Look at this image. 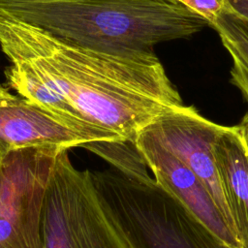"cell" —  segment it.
I'll use <instances>...</instances> for the list:
<instances>
[{
  "label": "cell",
  "mask_w": 248,
  "mask_h": 248,
  "mask_svg": "<svg viewBox=\"0 0 248 248\" xmlns=\"http://www.w3.org/2000/svg\"><path fill=\"white\" fill-rule=\"evenodd\" d=\"M96 140L0 84V166L13 151L40 146L69 149Z\"/></svg>",
  "instance_id": "8"
},
{
  "label": "cell",
  "mask_w": 248,
  "mask_h": 248,
  "mask_svg": "<svg viewBox=\"0 0 248 248\" xmlns=\"http://www.w3.org/2000/svg\"><path fill=\"white\" fill-rule=\"evenodd\" d=\"M215 30L232 60L248 69V24L232 16H223L216 22Z\"/></svg>",
  "instance_id": "11"
},
{
  "label": "cell",
  "mask_w": 248,
  "mask_h": 248,
  "mask_svg": "<svg viewBox=\"0 0 248 248\" xmlns=\"http://www.w3.org/2000/svg\"><path fill=\"white\" fill-rule=\"evenodd\" d=\"M165 1H169V2H171V0H165ZM172 3V2H171Z\"/></svg>",
  "instance_id": "16"
},
{
  "label": "cell",
  "mask_w": 248,
  "mask_h": 248,
  "mask_svg": "<svg viewBox=\"0 0 248 248\" xmlns=\"http://www.w3.org/2000/svg\"><path fill=\"white\" fill-rule=\"evenodd\" d=\"M6 82L16 94L96 140L135 141L170 108L183 105L154 53L109 54L0 16Z\"/></svg>",
  "instance_id": "1"
},
{
  "label": "cell",
  "mask_w": 248,
  "mask_h": 248,
  "mask_svg": "<svg viewBox=\"0 0 248 248\" xmlns=\"http://www.w3.org/2000/svg\"><path fill=\"white\" fill-rule=\"evenodd\" d=\"M222 128L202 116L193 106L184 105L170 108L146 127L162 145L198 176L235 233L213 155V145Z\"/></svg>",
  "instance_id": "6"
},
{
  "label": "cell",
  "mask_w": 248,
  "mask_h": 248,
  "mask_svg": "<svg viewBox=\"0 0 248 248\" xmlns=\"http://www.w3.org/2000/svg\"><path fill=\"white\" fill-rule=\"evenodd\" d=\"M133 248H229L150 175L91 171Z\"/></svg>",
  "instance_id": "3"
},
{
  "label": "cell",
  "mask_w": 248,
  "mask_h": 248,
  "mask_svg": "<svg viewBox=\"0 0 248 248\" xmlns=\"http://www.w3.org/2000/svg\"><path fill=\"white\" fill-rule=\"evenodd\" d=\"M60 149L55 146L22 148L11 152L2 162L0 248H45V194Z\"/></svg>",
  "instance_id": "5"
},
{
  "label": "cell",
  "mask_w": 248,
  "mask_h": 248,
  "mask_svg": "<svg viewBox=\"0 0 248 248\" xmlns=\"http://www.w3.org/2000/svg\"><path fill=\"white\" fill-rule=\"evenodd\" d=\"M171 2L180 4L201 16L208 22L209 26L223 13V5L220 0H171Z\"/></svg>",
  "instance_id": "12"
},
{
  "label": "cell",
  "mask_w": 248,
  "mask_h": 248,
  "mask_svg": "<svg viewBox=\"0 0 248 248\" xmlns=\"http://www.w3.org/2000/svg\"><path fill=\"white\" fill-rule=\"evenodd\" d=\"M135 142L155 181L229 248H240L235 233L198 176L146 128L138 135Z\"/></svg>",
  "instance_id": "7"
},
{
  "label": "cell",
  "mask_w": 248,
  "mask_h": 248,
  "mask_svg": "<svg viewBox=\"0 0 248 248\" xmlns=\"http://www.w3.org/2000/svg\"><path fill=\"white\" fill-rule=\"evenodd\" d=\"M0 16L124 56L154 53L157 44L189 38L208 25L188 8L165 0H0Z\"/></svg>",
  "instance_id": "2"
},
{
  "label": "cell",
  "mask_w": 248,
  "mask_h": 248,
  "mask_svg": "<svg viewBox=\"0 0 248 248\" xmlns=\"http://www.w3.org/2000/svg\"><path fill=\"white\" fill-rule=\"evenodd\" d=\"M237 127V130L241 136V139L244 142V145L248 151V116L244 115L241 122L239 123Z\"/></svg>",
  "instance_id": "15"
},
{
  "label": "cell",
  "mask_w": 248,
  "mask_h": 248,
  "mask_svg": "<svg viewBox=\"0 0 248 248\" xmlns=\"http://www.w3.org/2000/svg\"><path fill=\"white\" fill-rule=\"evenodd\" d=\"M223 13L248 24V0H220Z\"/></svg>",
  "instance_id": "14"
},
{
  "label": "cell",
  "mask_w": 248,
  "mask_h": 248,
  "mask_svg": "<svg viewBox=\"0 0 248 248\" xmlns=\"http://www.w3.org/2000/svg\"><path fill=\"white\" fill-rule=\"evenodd\" d=\"M104 158L116 170L133 178L149 175L147 165L136 145L130 140H93L81 145Z\"/></svg>",
  "instance_id": "10"
},
{
  "label": "cell",
  "mask_w": 248,
  "mask_h": 248,
  "mask_svg": "<svg viewBox=\"0 0 248 248\" xmlns=\"http://www.w3.org/2000/svg\"><path fill=\"white\" fill-rule=\"evenodd\" d=\"M213 155L240 248H248V151L236 126H223Z\"/></svg>",
  "instance_id": "9"
},
{
  "label": "cell",
  "mask_w": 248,
  "mask_h": 248,
  "mask_svg": "<svg viewBox=\"0 0 248 248\" xmlns=\"http://www.w3.org/2000/svg\"><path fill=\"white\" fill-rule=\"evenodd\" d=\"M230 73L231 82L240 90L248 103V69H246L239 62L232 60V67ZM245 115L248 116V111Z\"/></svg>",
  "instance_id": "13"
},
{
  "label": "cell",
  "mask_w": 248,
  "mask_h": 248,
  "mask_svg": "<svg viewBox=\"0 0 248 248\" xmlns=\"http://www.w3.org/2000/svg\"><path fill=\"white\" fill-rule=\"evenodd\" d=\"M43 239L45 248H133L91 170L76 169L65 148L55 157L46 189Z\"/></svg>",
  "instance_id": "4"
}]
</instances>
